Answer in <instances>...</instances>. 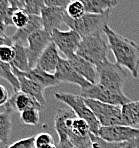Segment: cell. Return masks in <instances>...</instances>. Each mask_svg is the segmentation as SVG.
Wrapping results in <instances>:
<instances>
[{"instance_id": "obj_25", "label": "cell", "mask_w": 139, "mask_h": 148, "mask_svg": "<svg viewBox=\"0 0 139 148\" xmlns=\"http://www.w3.org/2000/svg\"><path fill=\"white\" fill-rule=\"evenodd\" d=\"M15 10L16 9L11 7L7 0H0V24L5 27L12 25L11 18Z\"/></svg>"}, {"instance_id": "obj_5", "label": "cell", "mask_w": 139, "mask_h": 148, "mask_svg": "<svg viewBox=\"0 0 139 148\" xmlns=\"http://www.w3.org/2000/svg\"><path fill=\"white\" fill-rule=\"evenodd\" d=\"M55 98L60 102H63L67 106H69L71 110L78 118L85 120L90 128L92 134L98 136L99 128L101 127L98 120L95 117L92 110L88 107L85 102V98L81 95L71 94V93H56Z\"/></svg>"}, {"instance_id": "obj_8", "label": "cell", "mask_w": 139, "mask_h": 148, "mask_svg": "<svg viewBox=\"0 0 139 148\" xmlns=\"http://www.w3.org/2000/svg\"><path fill=\"white\" fill-rule=\"evenodd\" d=\"M81 96L87 99L97 100V101L103 102V103L118 106H123L124 104L131 101L124 93H120L109 89L99 84L98 82L95 84H91L86 88H82Z\"/></svg>"}, {"instance_id": "obj_9", "label": "cell", "mask_w": 139, "mask_h": 148, "mask_svg": "<svg viewBox=\"0 0 139 148\" xmlns=\"http://www.w3.org/2000/svg\"><path fill=\"white\" fill-rule=\"evenodd\" d=\"M52 42L56 45L58 50L63 53L66 59L76 54L82 37L72 29L60 30L55 29L51 33Z\"/></svg>"}, {"instance_id": "obj_21", "label": "cell", "mask_w": 139, "mask_h": 148, "mask_svg": "<svg viewBox=\"0 0 139 148\" xmlns=\"http://www.w3.org/2000/svg\"><path fill=\"white\" fill-rule=\"evenodd\" d=\"M122 108V118L124 125L133 128L139 127V100L130 101L121 106Z\"/></svg>"}, {"instance_id": "obj_40", "label": "cell", "mask_w": 139, "mask_h": 148, "mask_svg": "<svg viewBox=\"0 0 139 148\" xmlns=\"http://www.w3.org/2000/svg\"><path fill=\"white\" fill-rule=\"evenodd\" d=\"M134 148H139V144L137 145V146H136V147H134Z\"/></svg>"}, {"instance_id": "obj_15", "label": "cell", "mask_w": 139, "mask_h": 148, "mask_svg": "<svg viewBox=\"0 0 139 148\" xmlns=\"http://www.w3.org/2000/svg\"><path fill=\"white\" fill-rule=\"evenodd\" d=\"M13 72L16 75L17 79L20 86V92H23L27 95H30L33 98H35L42 106L45 105V97H44V88H42L40 85L32 81L31 79L27 78L21 71L16 69L12 66Z\"/></svg>"}, {"instance_id": "obj_24", "label": "cell", "mask_w": 139, "mask_h": 148, "mask_svg": "<svg viewBox=\"0 0 139 148\" xmlns=\"http://www.w3.org/2000/svg\"><path fill=\"white\" fill-rule=\"evenodd\" d=\"M0 78H3L6 81H8L11 84L13 88V93H16L20 91V86L17 79L16 75L13 72L12 65L9 63L2 62L0 60Z\"/></svg>"}, {"instance_id": "obj_11", "label": "cell", "mask_w": 139, "mask_h": 148, "mask_svg": "<svg viewBox=\"0 0 139 148\" xmlns=\"http://www.w3.org/2000/svg\"><path fill=\"white\" fill-rule=\"evenodd\" d=\"M98 136L108 142H128L139 139V128L127 125H114L99 128Z\"/></svg>"}, {"instance_id": "obj_17", "label": "cell", "mask_w": 139, "mask_h": 148, "mask_svg": "<svg viewBox=\"0 0 139 148\" xmlns=\"http://www.w3.org/2000/svg\"><path fill=\"white\" fill-rule=\"evenodd\" d=\"M70 63L71 66L74 68V70L79 74L80 76L87 80L89 83L95 84L97 83V71L96 67L87 60L83 59L82 57L74 54L73 56L67 59Z\"/></svg>"}, {"instance_id": "obj_33", "label": "cell", "mask_w": 139, "mask_h": 148, "mask_svg": "<svg viewBox=\"0 0 139 148\" xmlns=\"http://www.w3.org/2000/svg\"><path fill=\"white\" fill-rule=\"evenodd\" d=\"M73 0H44V4L46 7H56V8H65Z\"/></svg>"}, {"instance_id": "obj_22", "label": "cell", "mask_w": 139, "mask_h": 148, "mask_svg": "<svg viewBox=\"0 0 139 148\" xmlns=\"http://www.w3.org/2000/svg\"><path fill=\"white\" fill-rule=\"evenodd\" d=\"M13 45H14L15 49V55L11 65L21 72H27V71L30 70L27 47L24 46V45L17 44V43H13Z\"/></svg>"}, {"instance_id": "obj_28", "label": "cell", "mask_w": 139, "mask_h": 148, "mask_svg": "<svg viewBox=\"0 0 139 148\" xmlns=\"http://www.w3.org/2000/svg\"><path fill=\"white\" fill-rule=\"evenodd\" d=\"M45 7L44 0H25L23 10L28 15L40 16L41 11Z\"/></svg>"}, {"instance_id": "obj_39", "label": "cell", "mask_w": 139, "mask_h": 148, "mask_svg": "<svg viewBox=\"0 0 139 148\" xmlns=\"http://www.w3.org/2000/svg\"><path fill=\"white\" fill-rule=\"evenodd\" d=\"M42 148H57V145H55V143H52V144H48Z\"/></svg>"}, {"instance_id": "obj_23", "label": "cell", "mask_w": 139, "mask_h": 148, "mask_svg": "<svg viewBox=\"0 0 139 148\" xmlns=\"http://www.w3.org/2000/svg\"><path fill=\"white\" fill-rule=\"evenodd\" d=\"M12 129L10 113L0 112V144L7 146Z\"/></svg>"}, {"instance_id": "obj_35", "label": "cell", "mask_w": 139, "mask_h": 148, "mask_svg": "<svg viewBox=\"0 0 139 148\" xmlns=\"http://www.w3.org/2000/svg\"><path fill=\"white\" fill-rule=\"evenodd\" d=\"M57 148H77L69 141L68 138H59V143Z\"/></svg>"}, {"instance_id": "obj_30", "label": "cell", "mask_w": 139, "mask_h": 148, "mask_svg": "<svg viewBox=\"0 0 139 148\" xmlns=\"http://www.w3.org/2000/svg\"><path fill=\"white\" fill-rule=\"evenodd\" d=\"M15 55L14 45H3L0 47V60L11 64Z\"/></svg>"}, {"instance_id": "obj_16", "label": "cell", "mask_w": 139, "mask_h": 148, "mask_svg": "<svg viewBox=\"0 0 139 148\" xmlns=\"http://www.w3.org/2000/svg\"><path fill=\"white\" fill-rule=\"evenodd\" d=\"M60 59H61V57L59 56L58 48L53 42H51L39 57L36 66H38L45 72L54 75Z\"/></svg>"}, {"instance_id": "obj_26", "label": "cell", "mask_w": 139, "mask_h": 148, "mask_svg": "<svg viewBox=\"0 0 139 148\" xmlns=\"http://www.w3.org/2000/svg\"><path fill=\"white\" fill-rule=\"evenodd\" d=\"M65 13L71 19H78L85 14V8L80 0H73L65 8Z\"/></svg>"}, {"instance_id": "obj_36", "label": "cell", "mask_w": 139, "mask_h": 148, "mask_svg": "<svg viewBox=\"0 0 139 148\" xmlns=\"http://www.w3.org/2000/svg\"><path fill=\"white\" fill-rule=\"evenodd\" d=\"M8 3L11 5V7L15 9H22L24 7V2L25 0H7Z\"/></svg>"}, {"instance_id": "obj_20", "label": "cell", "mask_w": 139, "mask_h": 148, "mask_svg": "<svg viewBox=\"0 0 139 148\" xmlns=\"http://www.w3.org/2000/svg\"><path fill=\"white\" fill-rule=\"evenodd\" d=\"M85 8L86 13L103 14L111 12V9L117 6L118 0H80Z\"/></svg>"}, {"instance_id": "obj_6", "label": "cell", "mask_w": 139, "mask_h": 148, "mask_svg": "<svg viewBox=\"0 0 139 148\" xmlns=\"http://www.w3.org/2000/svg\"><path fill=\"white\" fill-rule=\"evenodd\" d=\"M97 82L101 85L117 92H123V87L127 81L128 72L126 69L119 66L116 63L105 61L96 67Z\"/></svg>"}, {"instance_id": "obj_12", "label": "cell", "mask_w": 139, "mask_h": 148, "mask_svg": "<svg viewBox=\"0 0 139 148\" xmlns=\"http://www.w3.org/2000/svg\"><path fill=\"white\" fill-rule=\"evenodd\" d=\"M54 77L58 80L59 83L66 82V83L75 84V85L79 86L81 89L86 88L89 85H91V83H89L87 80H85L82 76H80L76 72L66 58L60 59L57 69L54 73Z\"/></svg>"}, {"instance_id": "obj_37", "label": "cell", "mask_w": 139, "mask_h": 148, "mask_svg": "<svg viewBox=\"0 0 139 148\" xmlns=\"http://www.w3.org/2000/svg\"><path fill=\"white\" fill-rule=\"evenodd\" d=\"M3 45H13L11 37H8L7 35L0 37V47L3 46Z\"/></svg>"}, {"instance_id": "obj_18", "label": "cell", "mask_w": 139, "mask_h": 148, "mask_svg": "<svg viewBox=\"0 0 139 148\" xmlns=\"http://www.w3.org/2000/svg\"><path fill=\"white\" fill-rule=\"evenodd\" d=\"M40 29H43L41 17L36 16V15H29V21H28L27 25L21 28V29H17L15 33L12 35L11 39L13 43H17V44L26 46L27 45V39L29 38V36Z\"/></svg>"}, {"instance_id": "obj_27", "label": "cell", "mask_w": 139, "mask_h": 148, "mask_svg": "<svg viewBox=\"0 0 139 148\" xmlns=\"http://www.w3.org/2000/svg\"><path fill=\"white\" fill-rule=\"evenodd\" d=\"M20 119L26 125H37L40 120V110L36 108L26 109L20 113Z\"/></svg>"}, {"instance_id": "obj_1", "label": "cell", "mask_w": 139, "mask_h": 148, "mask_svg": "<svg viewBox=\"0 0 139 148\" xmlns=\"http://www.w3.org/2000/svg\"><path fill=\"white\" fill-rule=\"evenodd\" d=\"M54 128L59 138H68L77 148H91L89 125L85 120L78 118L70 108L57 109L54 117Z\"/></svg>"}, {"instance_id": "obj_34", "label": "cell", "mask_w": 139, "mask_h": 148, "mask_svg": "<svg viewBox=\"0 0 139 148\" xmlns=\"http://www.w3.org/2000/svg\"><path fill=\"white\" fill-rule=\"evenodd\" d=\"M9 100V93L7 89L0 84V106H4Z\"/></svg>"}, {"instance_id": "obj_19", "label": "cell", "mask_w": 139, "mask_h": 148, "mask_svg": "<svg viewBox=\"0 0 139 148\" xmlns=\"http://www.w3.org/2000/svg\"><path fill=\"white\" fill-rule=\"evenodd\" d=\"M27 78L31 79L32 81H34L35 83H37L38 85H40L42 88H47V87H52L59 85L58 80L54 77L53 74H49L45 71H43L41 68H39L38 66H35L34 68L30 69L27 72H22Z\"/></svg>"}, {"instance_id": "obj_14", "label": "cell", "mask_w": 139, "mask_h": 148, "mask_svg": "<svg viewBox=\"0 0 139 148\" xmlns=\"http://www.w3.org/2000/svg\"><path fill=\"white\" fill-rule=\"evenodd\" d=\"M65 9L45 6L40 14L43 29L48 31L49 33H52V31L55 29H59L62 24H65Z\"/></svg>"}, {"instance_id": "obj_3", "label": "cell", "mask_w": 139, "mask_h": 148, "mask_svg": "<svg viewBox=\"0 0 139 148\" xmlns=\"http://www.w3.org/2000/svg\"><path fill=\"white\" fill-rule=\"evenodd\" d=\"M110 17V12L103 14H93V13H85L82 17L78 19H71L65 15L64 23L77 32L80 36H97L103 33L104 28L108 25V20Z\"/></svg>"}, {"instance_id": "obj_13", "label": "cell", "mask_w": 139, "mask_h": 148, "mask_svg": "<svg viewBox=\"0 0 139 148\" xmlns=\"http://www.w3.org/2000/svg\"><path fill=\"white\" fill-rule=\"evenodd\" d=\"M4 107H5V111L8 113H21L22 111L29 109V108H36V109L41 110L43 106L32 96L19 91V92L13 93L11 98H9Z\"/></svg>"}, {"instance_id": "obj_31", "label": "cell", "mask_w": 139, "mask_h": 148, "mask_svg": "<svg viewBox=\"0 0 139 148\" xmlns=\"http://www.w3.org/2000/svg\"><path fill=\"white\" fill-rule=\"evenodd\" d=\"M54 143V139L49 133H40L35 136L34 139V146L35 148H42L48 144Z\"/></svg>"}, {"instance_id": "obj_2", "label": "cell", "mask_w": 139, "mask_h": 148, "mask_svg": "<svg viewBox=\"0 0 139 148\" xmlns=\"http://www.w3.org/2000/svg\"><path fill=\"white\" fill-rule=\"evenodd\" d=\"M109 49L113 53L116 64L123 67L134 78L139 76V45L135 41L120 35L109 25L104 28Z\"/></svg>"}, {"instance_id": "obj_38", "label": "cell", "mask_w": 139, "mask_h": 148, "mask_svg": "<svg viewBox=\"0 0 139 148\" xmlns=\"http://www.w3.org/2000/svg\"><path fill=\"white\" fill-rule=\"evenodd\" d=\"M5 29H6L5 26H3L2 24H0V37L6 36V34H5Z\"/></svg>"}, {"instance_id": "obj_4", "label": "cell", "mask_w": 139, "mask_h": 148, "mask_svg": "<svg viewBox=\"0 0 139 148\" xmlns=\"http://www.w3.org/2000/svg\"><path fill=\"white\" fill-rule=\"evenodd\" d=\"M108 50L109 45L101 35L87 36L81 39L76 54L97 67L108 60Z\"/></svg>"}, {"instance_id": "obj_7", "label": "cell", "mask_w": 139, "mask_h": 148, "mask_svg": "<svg viewBox=\"0 0 139 148\" xmlns=\"http://www.w3.org/2000/svg\"><path fill=\"white\" fill-rule=\"evenodd\" d=\"M88 107L92 110L102 127L114 125H124L122 118V108L118 105L103 103L93 99L85 98Z\"/></svg>"}, {"instance_id": "obj_32", "label": "cell", "mask_w": 139, "mask_h": 148, "mask_svg": "<svg viewBox=\"0 0 139 148\" xmlns=\"http://www.w3.org/2000/svg\"><path fill=\"white\" fill-rule=\"evenodd\" d=\"M34 139H35V136L20 139V140L16 141V142H14L13 144L9 145L6 148H35V146H34Z\"/></svg>"}, {"instance_id": "obj_29", "label": "cell", "mask_w": 139, "mask_h": 148, "mask_svg": "<svg viewBox=\"0 0 139 148\" xmlns=\"http://www.w3.org/2000/svg\"><path fill=\"white\" fill-rule=\"evenodd\" d=\"M29 21V15L22 9H16L12 14L11 22L12 25L15 26L17 29H21L27 25Z\"/></svg>"}, {"instance_id": "obj_10", "label": "cell", "mask_w": 139, "mask_h": 148, "mask_svg": "<svg viewBox=\"0 0 139 148\" xmlns=\"http://www.w3.org/2000/svg\"><path fill=\"white\" fill-rule=\"evenodd\" d=\"M52 42L51 33L44 29H40L34 32L27 39V54L30 69L37 65L38 59L48 45Z\"/></svg>"}]
</instances>
